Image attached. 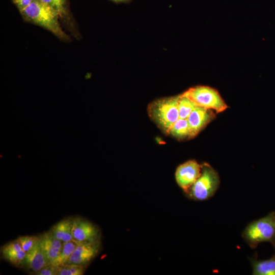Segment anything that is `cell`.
<instances>
[{
  "mask_svg": "<svg viewBox=\"0 0 275 275\" xmlns=\"http://www.w3.org/2000/svg\"><path fill=\"white\" fill-rule=\"evenodd\" d=\"M32 1L33 0H13L20 11L28 7Z\"/></svg>",
  "mask_w": 275,
  "mask_h": 275,
  "instance_id": "cell-22",
  "label": "cell"
},
{
  "mask_svg": "<svg viewBox=\"0 0 275 275\" xmlns=\"http://www.w3.org/2000/svg\"><path fill=\"white\" fill-rule=\"evenodd\" d=\"M182 95L197 106L214 109L216 113L222 112L228 107L218 92L209 87L200 86L191 88Z\"/></svg>",
  "mask_w": 275,
  "mask_h": 275,
  "instance_id": "cell-5",
  "label": "cell"
},
{
  "mask_svg": "<svg viewBox=\"0 0 275 275\" xmlns=\"http://www.w3.org/2000/svg\"><path fill=\"white\" fill-rule=\"evenodd\" d=\"M99 231L92 223L77 217L73 219L72 237L76 243L97 241Z\"/></svg>",
  "mask_w": 275,
  "mask_h": 275,
  "instance_id": "cell-7",
  "label": "cell"
},
{
  "mask_svg": "<svg viewBox=\"0 0 275 275\" xmlns=\"http://www.w3.org/2000/svg\"><path fill=\"white\" fill-rule=\"evenodd\" d=\"M242 236L252 249L264 242L271 243L275 248V212L249 224Z\"/></svg>",
  "mask_w": 275,
  "mask_h": 275,
  "instance_id": "cell-2",
  "label": "cell"
},
{
  "mask_svg": "<svg viewBox=\"0 0 275 275\" xmlns=\"http://www.w3.org/2000/svg\"><path fill=\"white\" fill-rule=\"evenodd\" d=\"M213 117L210 109L197 106L187 118L189 137L196 136Z\"/></svg>",
  "mask_w": 275,
  "mask_h": 275,
  "instance_id": "cell-9",
  "label": "cell"
},
{
  "mask_svg": "<svg viewBox=\"0 0 275 275\" xmlns=\"http://www.w3.org/2000/svg\"><path fill=\"white\" fill-rule=\"evenodd\" d=\"M72 226L73 219L67 218L57 223L51 231L62 242L71 241H73Z\"/></svg>",
  "mask_w": 275,
  "mask_h": 275,
  "instance_id": "cell-13",
  "label": "cell"
},
{
  "mask_svg": "<svg viewBox=\"0 0 275 275\" xmlns=\"http://www.w3.org/2000/svg\"><path fill=\"white\" fill-rule=\"evenodd\" d=\"M1 253L6 260L15 266H19L23 264L26 255L17 239L3 246Z\"/></svg>",
  "mask_w": 275,
  "mask_h": 275,
  "instance_id": "cell-12",
  "label": "cell"
},
{
  "mask_svg": "<svg viewBox=\"0 0 275 275\" xmlns=\"http://www.w3.org/2000/svg\"><path fill=\"white\" fill-rule=\"evenodd\" d=\"M99 249L98 240L77 243L67 263L85 265L96 257Z\"/></svg>",
  "mask_w": 275,
  "mask_h": 275,
  "instance_id": "cell-8",
  "label": "cell"
},
{
  "mask_svg": "<svg viewBox=\"0 0 275 275\" xmlns=\"http://www.w3.org/2000/svg\"><path fill=\"white\" fill-rule=\"evenodd\" d=\"M202 166L195 160H189L179 165L175 172V179L179 186L188 193L201 173Z\"/></svg>",
  "mask_w": 275,
  "mask_h": 275,
  "instance_id": "cell-6",
  "label": "cell"
},
{
  "mask_svg": "<svg viewBox=\"0 0 275 275\" xmlns=\"http://www.w3.org/2000/svg\"><path fill=\"white\" fill-rule=\"evenodd\" d=\"M84 265L67 263L58 268V275H82Z\"/></svg>",
  "mask_w": 275,
  "mask_h": 275,
  "instance_id": "cell-18",
  "label": "cell"
},
{
  "mask_svg": "<svg viewBox=\"0 0 275 275\" xmlns=\"http://www.w3.org/2000/svg\"><path fill=\"white\" fill-rule=\"evenodd\" d=\"M63 243L56 237L51 231L46 232L39 236V244L49 263L61 252Z\"/></svg>",
  "mask_w": 275,
  "mask_h": 275,
  "instance_id": "cell-10",
  "label": "cell"
},
{
  "mask_svg": "<svg viewBox=\"0 0 275 275\" xmlns=\"http://www.w3.org/2000/svg\"><path fill=\"white\" fill-rule=\"evenodd\" d=\"M35 273L36 275H58V267L49 263Z\"/></svg>",
  "mask_w": 275,
  "mask_h": 275,
  "instance_id": "cell-21",
  "label": "cell"
},
{
  "mask_svg": "<svg viewBox=\"0 0 275 275\" xmlns=\"http://www.w3.org/2000/svg\"><path fill=\"white\" fill-rule=\"evenodd\" d=\"M115 2H125V1H127L128 0H113Z\"/></svg>",
  "mask_w": 275,
  "mask_h": 275,
  "instance_id": "cell-23",
  "label": "cell"
},
{
  "mask_svg": "<svg viewBox=\"0 0 275 275\" xmlns=\"http://www.w3.org/2000/svg\"><path fill=\"white\" fill-rule=\"evenodd\" d=\"M197 105L182 94L179 96L178 109L179 118L186 119Z\"/></svg>",
  "mask_w": 275,
  "mask_h": 275,
  "instance_id": "cell-16",
  "label": "cell"
},
{
  "mask_svg": "<svg viewBox=\"0 0 275 275\" xmlns=\"http://www.w3.org/2000/svg\"><path fill=\"white\" fill-rule=\"evenodd\" d=\"M253 275H275V254L266 260L250 259Z\"/></svg>",
  "mask_w": 275,
  "mask_h": 275,
  "instance_id": "cell-14",
  "label": "cell"
},
{
  "mask_svg": "<svg viewBox=\"0 0 275 275\" xmlns=\"http://www.w3.org/2000/svg\"><path fill=\"white\" fill-rule=\"evenodd\" d=\"M76 245L73 241L63 242L61 252L50 264L58 268L66 264Z\"/></svg>",
  "mask_w": 275,
  "mask_h": 275,
  "instance_id": "cell-15",
  "label": "cell"
},
{
  "mask_svg": "<svg viewBox=\"0 0 275 275\" xmlns=\"http://www.w3.org/2000/svg\"><path fill=\"white\" fill-rule=\"evenodd\" d=\"M219 182L216 171L209 164L204 163L200 176L189 189L188 195L194 200H207L215 193Z\"/></svg>",
  "mask_w": 275,
  "mask_h": 275,
  "instance_id": "cell-4",
  "label": "cell"
},
{
  "mask_svg": "<svg viewBox=\"0 0 275 275\" xmlns=\"http://www.w3.org/2000/svg\"><path fill=\"white\" fill-rule=\"evenodd\" d=\"M49 264L38 243L26 253L22 265L35 272Z\"/></svg>",
  "mask_w": 275,
  "mask_h": 275,
  "instance_id": "cell-11",
  "label": "cell"
},
{
  "mask_svg": "<svg viewBox=\"0 0 275 275\" xmlns=\"http://www.w3.org/2000/svg\"><path fill=\"white\" fill-rule=\"evenodd\" d=\"M57 10L60 16L65 13L66 0H41Z\"/></svg>",
  "mask_w": 275,
  "mask_h": 275,
  "instance_id": "cell-20",
  "label": "cell"
},
{
  "mask_svg": "<svg viewBox=\"0 0 275 275\" xmlns=\"http://www.w3.org/2000/svg\"><path fill=\"white\" fill-rule=\"evenodd\" d=\"M17 240L22 250L27 253L33 249L39 242V236H21L18 237Z\"/></svg>",
  "mask_w": 275,
  "mask_h": 275,
  "instance_id": "cell-19",
  "label": "cell"
},
{
  "mask_svg": "<svg viewBox=\"0 0 275 275\" xmlns=\"http://www.w3.org/2000/svg\"><path fill=\"white\" fill-rule=\"evenodd\" d=\"M178 99L179 96L158 99L148 108L150 117L167 133L179 118Z\"/></svg>",
  "mask_w": 275,
  "mask_h": 275,
  "instance_id": "cell-3",
  "label": "cell"
},
{
  "mask_svg": "<svg viewBox=\"0 0 275 275\" xmlns=\"http://www.w3.org/2000/svg\"><path fill=\"white\" fill-rule=\"evenodd\" d=\"M169 133L178 139L189 137L188 125L187 119L179 118L171 128Z\"/></svg>",
  "mask_w": 275,
  "mask_h": 275,
  "instance_id": "cell-17",
  "label": "cell"
},
{
  "mask_svg": "<svg viewBox=\"0 0 275 275\" xmlns=\"http://www.w3.org/2000/svg\"><path fill=\"white\" fill-rule=\"evenodd\" d=\"M20 12L26 19L45 28L58 38H68L59 24L58 12L41 0H33Z\"/></svg>",
  "mask_w": 275,
  "mask_h": 275,
  "instance_id": "cell-1",
  "label": "cell"
}]
</instances>
